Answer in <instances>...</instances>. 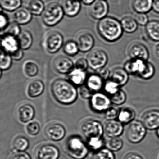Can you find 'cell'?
Returning <instances> with one entry per match:
<instances>
[{
  "instance_id": "cell-59",
  "label": "cell",
  "mask_w": 159,
  "mask_h": 159,
  "mask_svg": "<svg viewBox=\"0 0 159 159\" xmlns=\"http://www.w3.org/2000/svg\"><path fill=\"white\" fill-rule=\"evenodd\" d=\"M158 159H159V154H158Z\"/></svg>"
},
{
  "instance_id": "cell-10",
  "label": "cell",
  "mask_w": 159,
  "mask_h": 159,
  "mask_svg": "<svg viewBox=\"0 0 159 159\" xmlns=\"http://www.w3.org/2000/svg\"><path fill=\"white\" fill-rule=\"evenodd\" d=\"M60 151L57 147L52 144H43L36 150V159H58Z\"/></svg>"
},
{
  "instance_id": "cell-19",
  "label": "cell",
  "mask_w": 159,
  "mask_h": 159,
  "mask_svg": "<svg viewBox=\"0 0 159 159\" xmlns=\"http://www.w3.org/2000/svg\"><path fill=\"white\" fill-rule=\"evenodd\" d=\"M1 46L2 51L10 55L20 49L17 37L7 34L1 38Z\"/></svg>"
},
{
  "instance_id": "cell-60",
  "label": "cell",
  "mask_w": 159,
  "mask_h": 159,
  "mask_svg": "<svg viewBox=\"0 0 159 159\" xmlns=\"http://www.w3.org/2000/svg\"><path fill=\"white\" fill-rule=\"evenodd\" d=\"M105 1H106V0H105Z\"/></svg>"
},
{
  "instance_id": "cell-48",
  "label": "cell",
  "mask_w": 159,
  "mask_h": 159,
  "mask_svg": "<svg viewBox=\"0 0 159 159\" xmlns=\"http://www.w3.org/2000/svg\"><path fill=\"white\" fill-rule=\"evenodd\" d=\"M80 96L82 98L87 99L91 98L93 95V92L87 87L86 84H83L80 86L79 90Z\"/></svg>"
},
{
  "instance_id": "cell-54",
  "label": "cell",
  "mask_w": 159,
  "mask_h": 159,
  "mask_svg": "<svg viewBox=\"0 0 159 159\" xmlns=\"http://www.w3.org/2000/svg\"><path fill=\"white\" fill-rule=\"evenodd\" d=\"M123 159H143V158L137 153L129 152L125 155Z\"/></svg>"
},
{
  "instance_id": "cell-13",
  "label": "cell",
  "mask_w": 159,
  "mask_h": 159,
  "mask_svg": "<svg viewBox=\"0 0 159 159\" xmlns=\"http://www.w3.org/2000/svg\"><path fill=\"white\" fill-rule=\"evenodd\" d=\"M141 120L147 130H156L159 127V110H151L146 111L142 115Z\"/></svg>"
},
{
  "instance_id": "cell-56",
  "label": "cell",
  "mask_w": 159,
  "mask_h": 159,
  "mask_svg": "<svg viewBox=\"0 0 159 159\" xmlns=\"http://www.w3.org/2000/svg\"><path fill=\"white\" fill-rule=\"evenodd\" d=\"M83 3L86 5H91L95 0H81Z\"/></svg>"
},
{
  "instance_id": "cell-23",
  "label": "cell",
  "mask_w": 159,
  "mask_h": 159,
  "mask_svg": "<svg viewBox=\"0 0 159 159\" xmlns=\"http://www.w3.org/2000/svg\"><path fill=\"white\" fill-rule=\"evenodd\" d=\"M45 86L42 81L37 80L32 81L28 85L27 93L31 98H36L42 94Z\"/></svg>"
},
{
  "instance_id": "cell-16",
  "label": "cell",
  "mask_w": 159,
  "mask_h": 159,
  "mask_svg": "<svg viewBox=\"0 0 159 159\" xmlns=\"http://www.w3.org/2000/svg\"><path fill=\"white\" fill-rule=\"evenodd\" d=\"M35 115V108L31 104L24 103L17 108V117L19 121L23 123H28L31 121Z\"/></svg>"
},
{
  "instance_id": "cell-24",
  "label": "cell",
  "mask_w": 159,
  "mask_h": 159,
  "mask_svg": "<svg viewBox=\"0 0 159 159\" xmlns=\"http://www.w3.org/2000/svg\"><path fill=\"white\" fill-rule=\"evenodd\" d=\"M153 2L154 0H133L132 8L137 13L147 14L152 10Z\"/></svg>"
},
{
  "instance_id": "cell-2",
  "label": "cell",
  "mask_w": 159,
  "mask_h": 159,
  "mask_svg": "<svg viewBox=\"0 0 159 159\" xmlns=\"http://www.w3.org/2000/svg\"><path fill=\"white\" fill-rule=\"evenodd\" d=\"M97 30L101 38L108 42L119 40L123 34L120 21L111 16H106L99 20Z\"/></svg>"
},
{
  "instance_id": "cell-4",
  "label": "cell",
  "mask_w": 159,
  "mask_h": 159,
  "mask_svg": "<svg viewBox=\"0 0 159 159\" xmlns=\"http://www.w3.org/2000/svg\"><path fill=\"white\" fill-rule=\"evenodd\" d=\"M64 14L62 6L57 2H52L45 7L42 14V19L47 26H54L62 20Z\"/></svg>"
},
{
  "instance_id": "cell-30",
  "label": "cell",
  "mask_w": 159,
  "mask_h": 159,
  "mask_svg": "<svg viewBox=\"0 0 159 159\" xmlns=\"http://www.w3.org/2000/svg\"><path fill=\"white\" fill-rule=\"evenodd\" d=\"M70 81L74 85L81 86L86 81V77L84 71L75 68L69 74Z\"/></svg>"
},
{
  "instance_id": "cell-21",
  "label": "cell",
  "mask_w": 159,
  "mask_h": 159,
  "mask_svg": "<svg viewBox=\"0 0 159 159\" xmlns=\"http://www.w3.org/2000/svg\"><path fill=\"white\" fill-rule=\"evenodd\" d=\"M62 7L65 14L72 17L80 13L81 5L79 0H63Z\"/></svg>"
},
{
  "instance_id": "cell-45",
  "label": "cell",
  "mask_w": 159,
  "mask_h": 159,
  "mask_svg": "<svg viewBox=\"0 0 159 159\" xmlns=\"http://www.w3.org/2000/svg\"><path fill=\"white\" fill-rule=\"evenodd\" d=\"M120 110L115 107H111L105 112V118L107 120L118 119Z\"/></svg>"
},
{
  "instance_id": "cell-35",
  "label": "cell",
  "mask_w": 159,
  "mask_h": 159,
  "mask_svg": "<svg viewBox=\"0 0 159 159\" xmlns=\"http://www.w3.org/2000/svg\"><path fill=\"white\" fill-rule=\"evenodd\" d=\"M123 144V141L120 137L109 138L106 142L107 148L113 152L120 150L122 148Z\"/></svg>"
},
{
  "instance_id": "cell-15",
  "label": "cell",
  "mask_w": 159,
  "mask_h": 159,
  "mask_svg": "<svg viewBox=\"0 0 159 159\" xmlns=\"http://www.w3.org/2000/svg\"><path fill=\"white\" fill-rule=\"evenodd\" d=\"M74 66L72 60L66 57H58L53 62L55 70L60 74H69L73 70Z\"/></svg>"
},
{
  "instance_id": "cell-50",
  "label": "cell",
  "mask_w": 159,
  "mask_h": 159,
  "mask_svg": "<svg viewBox=\"0 0 159 159\" xmlns=\"http://www.w3.org/2000/svg\"><path fill=\"white\" fill-rule=\"evenodd\" d=\"M10 159H31V156L25 152H16Z\"/></svg>"
},
{
  "instance_id": "cell-58",
  "label": "cell",
  "mask_w": 159,
  "mask_h": 159,
  "mask_svg": "<svg viewBox=\"0 0 159 159\" xmlns=\"http://www.w3.org/2000/svg\"><path fill=\"white\" fill-rule=\"evenodd\" d=\"M156 134L157 136L159 138V127L156 130Z\"/></svg>"
},
{
  "instance_id": "cell-6",
  "label": "cell",
  "mask_w": 159,
  "mask_h": 159,
  "mask_svg": "<svg viewBox=\"0 0 159 159\" xmlns=\"http://www.w3.org/2000/svg\"><path fill=\"white\" fill-rule=\"evenodd\" d=\"M81 131L87 139L95 137H103L104 127L101 122L94 120H88L82 124Z\"/></svg>"
},
{
  "instance_id": "cell-3",
  "label": "cell",
  "mask_w": 159,
  "mask_h": 159,
  "mask_svg": "<svg viewBox=\"0 0 159 159\" xmlns=\"http://www.w3.org/2000/svg\"><path fill=\"white\" fill-rule=\"evenodd\" d=\"M65 148L67 154L73 159H84L89 152L88 146L78 136L69 138L65 143Z\"/></svg>"
},
{
  "instance_id": "cell-28",
  "label": "cell",
  "mask_w": 159,
  "mask_h": 159,
  "mask_svg": "<svg viewBox=\"0 0 159 159\" xmlns=\"http://www.w3.org/2000/svg\"><path fill=\"white\" fill-rule=\"evenodd\" d=\"M135 112L133 108L125 107L120 110L117 120L123 124H128L134 120Z\"/></svg>"
},
{
  "instance_id": "cell-49",
  "label": "cell",
  "mask_w": 159,
  "mask_h": 159,
  "mask_svg": "<svg viewBox=\"0 0 159 159\" xmlns=\"http://www.w3.org/2000/svg\"><path fill=\"white\" fill-rule=\"evenodd\" d=\"M88 66L89 65L87 59L84 58H78L75 62V68L82 71H85L88 68Z\"/></svg>"
},
{
  "instance_id": "cell-37",
  "label": "cell",
  "mask_w": 159,
  "mask_h": 159,
  "mask_svg": "<svg viewBox=\"0 0 159 159\" xmlns=\"http://www.w3.org/2000/svg\"><path fill=\"white\" fill-rule=\"evenodd\" d=\"M105 144L106 143L104 142L103 137H95L88 139V148L95 152L103 148Z\"/></svg>"
},
{
  "instance_id": "cell-26",
  "label": "cell",
  "mask_w": 159,
  "mask_h": 159,
  "mask_svg": "<svg viewBox=\"0 0 159 159\" xmlns=\"http://www.w3.org/2000/svg\"><path fill=\"white\" fill-rule=\"evenodd\" d=\"M32 15L27 8H19L15 12L13 18L14 22L18 25H26L31 21Z\"/></svg>"
},
{
  "instance_id": "cell-55",
  "label": "cell",
  "mask_w": 159,
  "mask_h": 159,
  "mask_svg": "<svg viewBox=\"0 0 159 159\" xmlns=\"http://www.w3.org/2000/svg\"><path fill=\"white\" fill-rule=\"evenodd\" d=\"M152 10L153 11L159 14V0H154Z\"/></svg>"
},
{
  "instance_id": "cell-40",
  "label": "cell",
  "mask_w": 159,
  "mask_h": 159,
  "mask_svg": "<svg viewBox=\"0 0 159 159\" xmlns=\"http://www.w3.org/2000/svg\"><path fill=\"white\" fill-rule=\"evenodd\" d=\"M24 70L25 74L28 77H34L38 74L39 67L34 62L27 61L24 64Z\"/></svg>"
},
{
  "instance_id": "cell-29",
  "label": "cell",
  "mask_w": 159,
  "mask_h": 159,
  "mask_svg": "<svg viewBox=\"0 0 159 159\" xmlns=\"http://www.w3.org/2000/svg\"><path fill=\"white\" fill-rule=\"evenodd\" d=\"M121 25L123 31L128 34L134 33L137 30L139 25L134 17L126 16L120 20Z\"/></svg>"
},
{
  "instance_id": "cell-11",
  "label": "cell",
  "mask_w": 159,
  "mask_h": 159,
  "mask_svg": "<svg viewBox=\"0 0 159 159\" xmlns=\"http://www.w3.org/2000/svg\"><path fill=\"white\" fill-rule=\"evenodd\" d=\"M89 12L93 19L101 20L108 13V4L105 0H95L90 5Z\"/></svg>"
},
{
  "instance_id": "cell-8",
  "label": "cell",
  "mask_w": 159,
  "mask_h": 159,
  "mask_svg": "<svg viewBox=\"0 0 159 159\" xmlns=\"http://www.w3.org/2000/svg\"><path fill=\"white\" fill-rule=\"evenodd\" d=\"M111 104L110 96L100 92L94 93L90 98L91 107L98 112H105L111 107Z\"/></svg>"
},
{
  "instance_id": "cell-27",
  "label": "cell",
  "mask_w": 159,
  "mask_h": 159,
  "mask_svg": "<svg viewBox=\"0 0 159 159\" xmlns=\"http://www.w3.org/2000/svg\"><path fill=\"white\" fill-rule=\"evenodd\" d=\"M145 31L148 38L153 42H159V22L152 20L145 26Z\"/></svg>"
},
{
  "instance_id": "cell-51",
  "label": "cell",
  "mask_w": 159,
  "mask_h": 159,
  "mask_svg": "<svg viewBox=\"0 0 159 159\" xmlns=\"http://www.w3.org/2000/svg\"><path fill=\"white\" fill-rule=\"evenodd\" d=\"M96 73L98 74L104 80L106 81L110 79L111 71L108 69L106 67H104L96 70Z\"/></svg>"
},
{
  "instance_id": "cell-38",
  "label": "cell",
  "mask_w": 159,
  "mask_h": 159,
  "mask_svg": "<svg viewBox=\"0 0 159 159\" xmlns=\"http://www.w3.org/2000/svg\"><path fill=\"white\" fill-rule=\"evenodd\" d=\"M103 87L106 93L111 96L117 93L120 86L116 82L109 79L106 81Z\"/></svg>"
},
{
  "instance_id": "cell-25",
  "label": "cell",
  "mask_w": 159,
  "mask_h": 159,
  "mask_svg": "<svg viewBox=\"0 0 159 159\" xmlns=\"http://www.w3.org/2000/svg\"><path fill=\"white\" fill-rule=\"evenodd\" d=\"M86 85L93 93H97L104 87V80L97 73L91 74L86 79Z\"/></svg>"
},
{
  "instance_id": "cell-53",
  "label": "cell",
  "mask_w": 159,
  "mask_h": 159,
  "mask_svg": "<svg viewBox=\"0 0 159 159\" xmlns=\"http://www.w3.org/2000/svg\"><path fill=\"white\" fill-rule=\"evenodd\" d=\"M10 55L11 56L12 58L14 60H20L23 58V56H24V52H23V50L20 48L19 50H17V51Z\"/></svg>"
},
{
  "instance_id": "cell-1",
  "label": "cell",
  "mask_w": 159,
  "mask_h": 159,
  "mask_svg": "<svg viewBox=\"0 0 159 159\" xmlns=\"http://www.w3.org/2000/svg\"><path fill=\"white\" fill-rule=\"evenodd\" d=\"M51 91L56 100L62 105H71L78 98V91L75 85L67 80H55L52 84Z\"/></svg>"
},
{
  "instance_id": "cell-47",
  "label": "cell",
  "mask_w": 159,
  "mask_h": 159,
  "mask_svg": "<svg viewBox=\"0 0 159 159\" xmlns=\"http://www.w3.org/2000/svg\"><path fill=\"white\" fill-rule=\"evenodd\" d=\"M134 19L139 25L146 26L148 23L149 19L147 14L137 13L134 16Z\"/></svg>"
},
{
  "instance_id": "cell-22",
  "label": "cell",
  "mask_w": 159,
  "mask_h": 159,
  "mask_svg": "<svg viewBox=\"0 0 159 159\" xmlns=\"http://www.w3.org/2000/svg\"><path fill=\"white\" fill-rule=\"evenodd\" d=\"M129 75L124 68H115L111 71L110 79L116 82L120 87H122L128 82Z\"/></svg>"
},
{
  "instance_id": "cell-5",
  "label": "cell",
  "mask_w": 159,
  "mask_h": 159,
  "mask_svg": "<svg viewBox=\"0 0 159 159\" xmlns=\"http://www.w3.org/2000/svg\"><path fill=\"white\" fill-rule=\"evenodd\" d=\"M147 133V128L141 121L134 120L129 124L125 136L130 143L138 144L143 140Z\"/></svg>"
},
{
  "instance_id": "cell-32",
  "label": "cell",
  "mask_w": 159,
  "mask_h": 159,
  "mask_svg": "<svg viewBox=\"0 0 159 159\" xmlns=\"http://www.w3.org/2000/svg\"><path fill=\"white\" fill-rule=\"evenodd\" d=\"M42 0H28L27 2V8L34 15H40L45 9Z\"/></svg>"
},
{
  "instance_id": "cell-42",
  "label": "cell",
  "mask_w": 159,
  "mask_h": 159,
  "mask_svg": "<svg viewBox=\"0 0 159 159\" xmlns=\"http://www.w3.org/2000/svg\"><path fill=\"white\" fill-rule=\"evenodd\" d=\"M111 103L115 106H120L126 101V95L124 91L120 89L116 93L110 96Z\"/></svg>"
},
{
  "instance_id": "cell-41",
  "label": "cell",
  "mask_w": 159,
  "mask_h": 159,
  "mask_svg": "<svg viewBox=\"0 0 159 159\" xmlns=\"http://www.w3.org/2000/svg\"><path fill=\"white\" fill-rule=\"evenodd\" d=\"M63 50L67 55L70 56H74L80 51L77 43L73 41H69L66 43L64 45Z\"/></svg>"
},
{
  "instance_id": "cell-57",
  "label": "cell",
  "mask_w": 159,
  "mask_h": 159,
  "mask_svg": "<svg viewBox=\"0 0 159 159\" xmlns=\"http://www.w3.org/2000/svg\"><path fill=\"white\" fill-rule=\"evenodd\" d=\"M154 52L157 56L159 57V43L155 46V48H154Z\"/></svg>"
},
{
  "instance_id": "cell-43",
  "label": "cell",
  "mask_w": 159,
  "mask_h": 159,
  "mask_svg": "<svg viewBox=\"0 0 159 159\" xmlns=\"http://www.w3.org/2000/svg\"><path fill=\"white\" fill-rule=\"evenodd\" d=\"M155 69L154 66L150 62L147 61L146 67L142 73L139 76L144 80H148L153 77L155 74Z\"/></svg>"
},
{
  "instance_id": "cell-33",
  "label": "cell",
  "mask_w": 159,
  "mask_h": 159,
  "mask_svg": "<svg viewBox=\"0 0 159 159\" xmlns=\"http://www.w3.org/2000/svg\"><path fill=\"white\" fill-rule=\"evenodd\" d=\"M12 146L16 152H25L29 147L30 142L26 138L19 136L14 139Z\"/></svg>"
},
{
  "instance_id": "cell-39",
  "label": "cell",
  "mask_w": 159,
  "mask_h": 159,
  "mask_svg": "<svg viewBox=\"0 0 159 159\" xmlns=\"http://www.w3.org/2000/svg\"><path fill=\"white\" fill-rule=\"evenodd\" d=\"M12 59L10 54L2 50L0 58V67L1 70H9L11 66Z\"/></svg>"
},
{
  "instance_id": "cell-12",
  "label": "cell",
  "mask_w": 159,
  "mask_h": 159,
  "mask_svg": "<svg viewBox=\"0 0 159 159\" xmlns=\"http://www.w3.org/2000/svg\"><path fill=\"white\" fill-rule=\"evenodd\" d=\"M128 54L131 59H139L148 61L149 52L147 47L142 43L135 42L131 44L128 49Z\"/></svg>"
},
{
  "instance_id": "cell-9",
  "label": "cell",
  "mask_w": 159,
  "mask_h": 159,
  "mask_svg": "<svg viewBox=\"0 0 159 159\" xmlns=\"http://www.w3.org/2000/svg\"><path fill=\"white\" fill-rule=\"evenodd\" d=\"M64 38L60 32L52 31L49 32L44 39V46L46 51L50 53H55L62 47Z\"/></svg>"
},
{
  "instance_id": "cell-36",
  "label": "cell",
  "mask_w": 159,
  "mask_h": 159,
  "mask_svg": "<svg viewBox=\"0 0 159 159\" xmlns=\"http://www.w3.org/2000/svg\"><path fill=\"white\" fill-rule=\"evenodd\" d=\"M91 159H115V156L113 152L107 148H103L95 152Z\"/></svg>"
},
{
  "instance_id": "cell-44",
  "label": "cell",
  "mask_w": 159,
  "mask_h": 159,
  "mask_svg": "<svg viewBox=\"0 0 159 159\" xmlns=\"http://www.w3.org/2000/svg\"><path fill=\"white\" fill-rule=\"evenodd\" d=\"M27 133L30 135L34 136L37 135L40 131V126L36 121H30L28 123L26 126Z\"/></svg>"
},
{
  "instance_id": "cell-31",
  "label": "cell",
  "mask_w": 159,
  "mask_h": 159,
  "mask_svg": "<svg viewBox=\"0 0 159 159\" xmlns=\"http://www.w3.org/2000/svg\"><path fill=\"white\" fill-rule=\"evenodd\" d=\"M19 46L23 50L29 49L33 43V37L31 33L27 30L21 31L19 36L17 37Z\"/></svg>"
},
{
  "instance_id": "cell-20",
  "label": "cell",
  "mask_w": 159,
  "mask_h": 159,
  "mask_svg": "<svg viewBox=\"0 0 159 159\" xmlns=\"http://www.w3.org/2000/svg\"><path fill=\"white\" fill-rule=\"evenodd\" d=\"M147 61L139 59H130L125 62L124 68L132 75H139L144 70Z\"/></svg>"
},
{
  "instance_id": "cell-7",
  "label": "cell",
  "mask_w": 159,
  "mask_h": 159,
  "mask_svg": "<svg viewBox=\"0 0 159 159\" xmlns=\"http://www.w3.org/2000/svg\"><path fill=\"white\" fill-rule=\"evenodd\" d=\"M108 60V57L106 52L99 49L92 51L87 57L89 66L96 71L105 67Z\"/></svg>"
},
{
  "instance_id": "cell-34",
  "label": "cell",
  "mask_w": 159,
  "mask_h": 159,
  "mask_svg": "<svg viewBox=\"0 0 159 159\" xmlns=\"http://www.w3.org/2000/svg\"><path fill=\"white\" fill-rule=\"evenodd\" d=\"M22 4V0H0L1 8L8 11H16Z\"/></svg>"
},
{
  "instance_id": "cell-17",
  "label": "cell",
  "mask_w": 159,
  "mask_h": 159,
  "mask_svg": "<svg viewBox=\"0 0 159 159\" xmlns=\"http://www.w3.org/2000/svg\"><path fill=\"white\" fill-rule=\"evenodd\" d=\"M124 129V125L118 120H107L104 126V132L108 138L120 137Z\"/></svg>"
},
{
  "instance_id": "cell-14",
  "label": "cell",
  "mask_w": 159,
  "mask_h": 159,
  "mask_svg": "<svg viewBox=\"0 0 159 159\" xmlns=\"http://www.w3.org/2000/svg\"><path fill=\"white\" fill-rule=\"evenodd\" d=\"M45 134L47 137L54 141L62 140L66 134V130L62 125L53 123L47 125L45 128Z\"/></svg>"
},
{
  "instance_id": "cell-46",
  "label": "cell",
  "mask_w": 159,
  "mask_h": 159,
  "mask_svg": "<svg viewBox=\"0 0 159 159\" xmlns=\"http://www.w3.org/2000/svg\"><path fill=\"white\" fill-rule=\"evenodd\" d=\"M19 25L15 22L8 25L6 28V34L16 37H18L21 32V28Z\"/></svg>"
},
{
  "instance_id": "cell-52",
  "label": "cell",
  "mask_w": 159,
  "mask_h": 159,
  "mask_svg": "<svg viewBox=\"0 0 159 159\" xmlns=\"http://www.w3.org/2000/svg\"><path fill=\"white\" fill-rule=\"evenodd\" d=\"M1 25H0V27H1V29L2 30L5 28H7V27L8 26V23H9V20H8V17L6 16V15L4 14V13H2V12L1 14Z\"/></svg>"
},
{
  "instance_id": "cell-18",
  "label": "cell",
  "mask_w": 159,
  "mask_h": 159,
  "mask_svg": "<svg viewBox=\"0 0 159 159\" xmlns=\"http://www.w3.org/2000/svg\"><path fill=\"white\" fill-rule=\"evenodd\" d=\"M76 42L80 51L83 52H86L93 47L94 39L90 33L83 32L77 36Z\"/></svg>"
}]
</instances>
